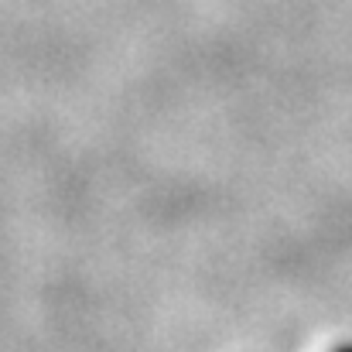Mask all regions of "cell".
<instances>
[{"mask_svg":"<svg viewBox=\"0 0 352 352\" xmlns=\"http://www.w3.org/2000/svg\"><path fill=\"white\" fill-rule=\"evenodd\" d=\"M336 352H352V346H339V349H336Z\"/></svg>","mask_w":352,"mask_h":352,"instance_id":"obj_1","label":"cell"}]
</instances>
